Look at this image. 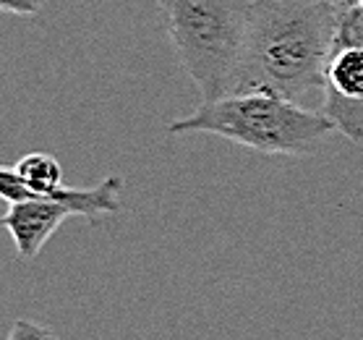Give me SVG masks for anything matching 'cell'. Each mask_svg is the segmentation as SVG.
Segmentation results:
<instances>
[{
    "label": "cell",
    "instance_id": "obj_1",
    "mask_svg": "<svg viewBox=\"0 0 363 340\" xmlns=\"http://www.w3.org/2000/svg\"><path fill=\"white\" fill-rule=\"evenodd\" d=\"M337 21L340 11L330 0H251L230 92H272L298 105L324 97Z\"/></svg>",
    "mask_w": 363,
    "mask_h": 340
},
{
    "label": "cell",
    "instance_id": "obj_2",
    "mask_svg": "<svg viewBox=\"0 0 363 340\" xmlns=\"http://www.w3.org/2000/svg\"><path fill=\"white\" fill-rule=\"evenodd\" d=\"M332 131L335 124L322 110H308L272 92H230L167 124L170 136L212 133L262 155L288 158L314 152Z\"/></svg>",
    "mask_w": 363,
    "mask_h": 340
},
{
    "label": "cell",
    "instance_id": "obj_3",
    "mask_svg": "<svg viewBox=\"0 0 363 340\" xmlns=\"http://www.w3.org/2000/svg\"><path fill=\"white\" fill-rule=\"evenodd\" d=\"M165 32L201 102L233 89L248 32L251 0H157Z\"/></svg>",
    "mask_w": 363,
    "mask_h": 340
},
{
    "label": "cell",
    "instance_id": "obj_4",
    "mask_svg": "<svg viewBox=\"0 0 363 340\" xmlns=\"http://www.w3.org/2000/svg\"><path fill=\"white\" fill-rule=\"evenodd\" d=\"M121 175H108L105 181L89 189H71L63 197H32V199L11 202L0 215V228H6L13 238L18 257L37 259L50 236L58 231L68 217H86L97 223L99 215H113L121 209Z\"/></svg>",
    "mask_w": 363,
    "mask_h": 340
},
{
    "label": "cell",
    "instance_id": "obj_5",
    "mask_svg": "<svg viewBox=\"0 0 363 340\" xmlns=\"http://www.w3.org/2000/svg\"><path fill=\"white\" fill-rule=\"evenodd\" d=\"M324 92L363 102V45L332 50L324 68Z\"/></svg>",
    "mask_w": 363,
    "mask_h": 340
},
{
    "label": "cell",
    "instance_id": "obj_6",
    "mask_svg": "<svg viewBox=\"0 0 363 340\" xmlns=\"http://www.w3.org/2000/svg\"><path fill=\"white\" fill-rule=\"evenodd\" d=\"M13 170L26 189L34 191L37 197H63L68 189L63 183V168L58 158H52L48 152H29L16 160Z\"/></svg>",
    "mask_w": 363,
    "mask_h": 340
},
{
    "label": "cell",
    "instance_id": "obj_7",
    "mask_svg": "<svg viewBox=\"0 0 363 340\" xmlns=\"http://www.w3.org/2000/svg\"><path fill=\"white\" fill-rule=\"evenodd\" d=\"M322 113L335 124L337 131L345 133L347 139H353L355 144H363V102L342 100L337 94L324 92Z\"/></svg>",
    "mask_w": 363,
    "mask_h": 340
},
{
    "label": "cell",
    "instance_id": "obj_8",
    "mask_svg": "<svg viewBox=\"0 0 363 340\" xmlns=\"http://www.w3.org/2000/svg\"><path fill=\"white\" fill-rule=\"evenodd\" d=\"M32 197H37V194L26 189L13 168H3V165H0V199L6 202V204H11V202L32 199Z\"/></svg>",
    "mask_w": 363,
    "mask_h": 340
},
{
    "label": "cell",
    "instance_id": "obj_9",
    "mask_svg": "<svg viewBox=\"0 0 363 340\" xmlns=\"http://www.w3.org/2000/svg\"><path fill=\"white\" fill-rule=\"evenodd\" d=\"M9 340H60L58 335L32 319H16L9 332Z\"/></svg>",
    "mask_w": 363,
    "mask_h": 340
},
{
    "label": "cell",
    "instance_id": "obj_10",
    "mask_svg": "<svg viewBox=\"0 0 363 340\" xmlns=\"http://www.w3.org/2000/svg\"><path fill=\"white\" fill-rule=\"evenodd\" d=\"M45 9V0H0V13H11V16H40Z\"/></svg>",
    "mask_w": 363,
    "mask_h": 340
},
{
    "label": "cell",
    "instance_id": "obj_11",
    "mask_svg": "<svg viewBox=\"0 0 363 340\" xmlns=\"http://www.w3.org/2000/svg\"><path fill=\"white\" fill-rule=\"evenodd\" d=\"M332 6L342 13V11H347V9H353V6H358V0H330Z\"/></svg>",
    "mask_w": 363,
    "mask_h": 340
},
{
    "label": "cell",
    "instance_id": "obj_12",
    "mask_svg": "<svg viewBox=\"0 0 363 340\" xmlns=\"http://www.w3.org/2000/svg\"><path fill=\"white\" fill-rule=\"evenodd\" d=\"M358 3H361V6H363V0H358Z\"/></svg>",
    "mask_w": 363,
    "mask_h": 340
}]
</instances>
